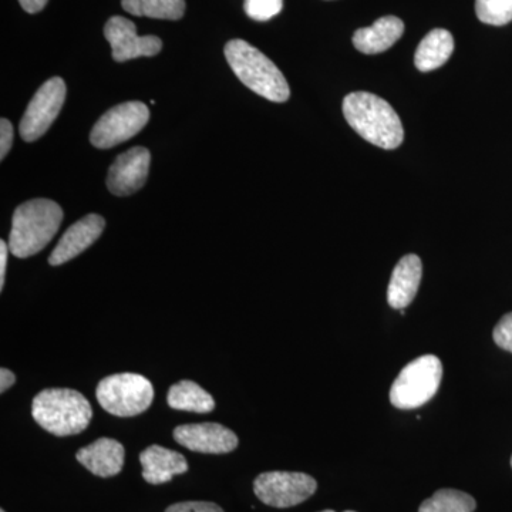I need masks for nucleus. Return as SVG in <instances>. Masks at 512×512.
Masks as SVG:
<instances>
[{"instance_id":"1","label":"nucleus","mask_w":512,"mask_h":512,"mask_svg":"<svg viewBox=\"0 0 512 512\" xmlns=\"http://www.w3.org/2000/svg\"><path fill=\"white\" fill-rule=\"evenodd\" d=\"M343 116L349 126L373 146L394 150L403 143L402 120L393 107L376 94L350 93L343 100Z\"/></svg>"},{"instance_id":"2","label":"nucleus","mask_w":512,"mask_h":512,"mask_svg":"<svg viewBox=\"0 0 512 512\" xmlns=\"http://www.w3.org/2000/svg\"><path fill=\"white\" fill-rule=\"evenodd\" d=\"M63 221V210L52 200L23 202L13 214L9 249L16 258L39 254L55 238Z\"/></svg>"},{"instance_id":"3","label":"nucleus","mask_w":512,"mask_h":512,"mask_svg":"<svg viewBox=\"0 0 512 512\" xmlns=\"http://www.w3.org/2000/svg\"><path fill=\"white\" fill-rule=\"evenodd\" d=\"M224 53L232 72L249 90L274 103H285L289 99L291 90L284 74L256 47L245 40H229Z\"/></svg>"},{"instance_id":"4","label":"nucleus","mask_w":512,"mask_h":512,"mask_svg":"<svg viewBox=\"0 0 512 512\" xmlns=\"http://www.w3.org/2000/svg\"><path fill=\"white\" fill-rule=\"evenodd\" d=\"M32 416L53 436L66 437L89 427L93 409L89 400L76 390L45 389L33 399Z\"/></svg>"},{"instance_id":"5","label":"nucleus","mask_w":512,"mask_h":512,"mask_svg":"<svg viewBox=\"0 0 512 512\" xmlns=\"http://www.w3.org/2000/svg\"><path fill=\"white\" fill-rule=\"evenodd\" d=\"M443 365L439 357L424 355L403 367L390 389V402L400 410L419 409L439 392Z\"/></svg>"},{"instance_id":"6","label":"nucleus","mask_w":512,"mask_h":512,"mask_svg":"<svg viewBox=\"0 0 512 512\" xmlns=\"http://www.w3.org/2000/svg\"><path fill=\"white\" fill-rule=\"evenodd\" d=\"M96 397L107 413L117 417H134L151 406L154 387L147 377L136 373H117L101 380Z\"/></svg>"},{"instance_id":"7","label":"nucleus","mask_w":512,"mask_h":512,"mask_svg":"<svg viewBox=\"0 0 512 512\" xmlns=\"http://www.w3.org/2000/svg\"><path fill=\"white\" fill-rule=\"evenodd\" d=\"M150 120V110L141 101H126L104 113L94 124L90 143L107 150L137 136Z\"/></svg>"},{"instance_id":"8","label":"nucleus","mask_w":512,"mask_h":512,"mask_svg":"<svg viewBox=\"0 0 512 512\" xmlns=\"http://www.w3.org/2000/svg\"><path fill=\"white\" fill-rule=\"evenodd\" d=\"M315 478L303 473L269 471L255 478L254 491L262 503L275 508H289L315 494Z\"/></svg>"},{"instance_id":"9","label":"nucleus","mask_w":512,"mask_h":512,"mask_svg":"<svg viewBox=\"0 0 512 512\" xmlns=\"http://www.w3.org/2000/svg\"><path fill=\"white\" fill-rule=\"evenodd\" d=\"M66 92V83L60 77H52L40 86L20 121L19 131L23 140L32 143L45 136L63 109Z\"/></svg>"},{"instance_id":"10","label":"nucleus","mask_w":512,"mask_h":512,"mask_svg":"<svg viewBox=\"0 0 512 512\" xmlns=\"http://www.w3.org/2000/svg\"><path fill=\"white\" fill-rule=\"evenodd\" d=\"M104 36L110 43L113 59L119 63L138 57L157 56L163 49L160 37L138 36L136 25L123 16H113L107 20Z\"/></svg>"},{"instance_id":"11","label":"nucleus","mask_w":512,"mask_h":512,"mask_svg":"<svg viewBox=\"0 0 512 512\" xmlns=\"http://www.w3.org/2000/svg\"><path fill=\"white\" fill-rule=\"evenodd\" d=\"M151 153L134 147L116 158L107 175V188L117 197H127L144 187L150 171Z\"/></svg>"},{"instance_id":"12","label":"nucleus","mask_w":512,"mask_h":512,"mask_svg":"<svg viewBox=\"0 0 512 512\" xmlns=\"http://www.w3.org/2000/svg\"><path fill=\"white\" fill-rule=\"evenodd\" d=\"M180 446L202 454H227L238 447L234 431L218 423L184 424L174 430Z\"/></svg>"},{"instance_id":"13","label":"nucleus","mask_w":512,"mask_h":512,"mask_svg":"<svg viewBox=\"0 0 512 512\" xmlns=\"http://www.w3.org/2000/svg\"><path fill=\"white\" fill-rule=\"evenodd\" d=\"M106 228V221L97 214H89L64 232L59 244L53 249L49 264L59 266L72 261L87 248L92 247Z\"/></svg>"},{"instance_id":"14","label":"nucleus","mask_w":512,"mask_h":512,"mask_svg":"<svg viewBox=\"0 0 512 512\" xmlns=\"http://www.w3.org/2000/svg\"><path fill=\"white\" fill-rule=\"evenodd\" d=\"M123 444L113 439H99L90 446L80 448L76 458L90 473L101 478L117 476L124 466Z\"/></svg>"},{"instance_id":"15","label":"nucleus","mask_w":512,"mask_h":512,"mask_svg":"<svg viewBox=\"0 0 512 512\" xmlns=\"http://www.w3.org/2000/svg\"><path fill=\"white\" fill-rule=\"evenodd\" d=\"M423 275V264L419 256L410 254L403 256L394 268L389 288L387 302L394 309H404L416 298Z\"/></svg>"},{"instance_id":"16","label":"nucleus","mask_w":512,"mask_h":512,"mask_svg":"<svg viewBox=\"0 0 512 512\" xmlns=\"http://www.w3.org/2000/svg\"><path fill=\"white\" fill-rule=\"evenodd\" d=\"M143 477L147 483H168L175 476L187 473L188 463L183 454L161 446H150L140 454Z\"/></svg>"},{"instance_id":"17","label":"nucleus","mask_w":512,"mask_h":512,"mask_svg":"<svg viewBox=\"0 0 512 512\" xmlns=\"http://www.w3.org/2000/svg\"><path fill=\"white\" fill-rule=\"evenodd\" d=\"M404 23L396 16H384L370 28L356 30L353 45L360 53L377 55L386 52L403 36Z\"/></svg>"},{"instance_id":"18","label":"nucleus","mask_w":512,"mask_h":512,"mask_svg":"<svg viewBox=\"0 0 512 512\" xmlns=\"http://www.w3.org/2000/svg\"><path fill=\"white\" fill-rule=\"evenodd\" d=\"M453 52V35L446 29H434L421 40L414 56V64L420 72H431L446 64Z\"/></svg>"},{"instance_id":"19","label":"nucleus","mask_w":512,"mask_h":512,"mask_svg":"<svg viewBox=\"0 0 512 512\" xmlns=\"http://www.w3.org/2000/svg\"><path fill=\"white\" fill-rule=\"evenodd\" d=\"M168 406L174 410L191 413H211L215 409L214 397L200 384L191 380H181L170 387L167 396Z\"/></svg>"},{"instance_id":"20","label":"nucleus","mask_w":512,"mask_h":512,"mask_svg":"<svg viewBox=\"0 0 512 512\" xmlns=\"http://www.w3.org/2000/svg\"><path fill=\"white\" fill-rule=\"evenodd\" d=\"M121 6L141 18L180 20L185 13V0H121Z\"/></svg>"},{"instance_id":"21","label":"nucleus","mask_w":512,"mask_h":512,"mask_svg":"<svg viewBox=\"0 0 512 512\" xmlns=\"http://www.w3.org/2000/svg\"><path fill=\"white\" fill-rule=\"evenodd\" d=\"M476 507V500L471 495L444 488L424 501L419 512H474Z\"/></svg>"},{"instance_id":"22","label":"nucleus","mask_w":512,"mask_h":512,"mask_svg":"<svg viewBox=\"0 0 512 512\" xmlns=\"http://www.w3.org/2000/svg\"><path fill=\"white\" fill-rule=\"evenodd\" d=\"M476 13L485 25H508L512 22V0H476Z\"/></svg>"},{"instance_id":"23","label":"nucleus","mask_w":512,"mask_h":512,"mask_svg":"<svg viewBox=\"0 0 512 512\" xmlns=\"http://www.w3.org/2000/svg\"><path fill=\"white\" fill-rule=\"evenodd\" d=\"M244 8L249 18L266 22L282 12L284 0H245Z\"/></svg>"},{"instance_id":"24","label":"nucleus","mask_w":512,"mask_h":512,"mask_svg":"<svg viewBox=\"0 0 512 512\" xmlns=\"http://www.w3.org/2000/svg\"><path fill=\"white\" fill-rule=\"evenodd\" d=\"M493 336L497 346L512 353V312L501 318L495 326Z\"/></svg>"},{"instance_id":"25","label":"nucleus","mask_w":512,"mask_h":512,"mask_svg":"<svg viewBox=\"0 0 512 512\" xmlns=\"http://www.w3.org/2000/svg\"><path fill=\"white\" fill-rule=\"evenodd\" d=\"M165 512H224L217 504L207 503V501H185L171 505Z\"/></svg>"},{"instance_id":"26","label":"nucleus","mask_w":512,"mask_h":512,"mask_svg":"<svg viewBox=\"0 0 512 512\" xmlns=\"http://www.w3.org/2000/svg\"><path fill=\"white\" fill-rule=\"evenodd\" d=\"M13 144V126L9 120H0V160H5Z\"/></svg>"},{"instance_id":"27","label":"nucleus","mask_w":512,"mask_h":512,"mask_svg":"<svg viewBox=\"0 0 512 512\" xmlns=\"http://www.w3.org/2000/svg\"><path fill=\"white\" fill-rule=\"evenodd\" d=\"M10 252L9 244L6 241H0V291L5 285L6 278V265H8V254Z\"/></svg>"},{"instance_id":"28","label":"nucleus","mask_w":512,"mask_h":512,"mask_svg":"<svg viewBox=\"0 0 512 512\" xmlns=\"http://www.w3.org/2000/svg\"><path fill=\"white\" fill-rule=\"evenodd\" d=\"M15 383V373L10 372L6 367H2V370H0V392L5 393L6 390H9Z\"/></svg>"},{"instance_id":"29","label":"nucleus","mask_w":512,"mask_h":512,"mask_svg":"<svg viewBox=\"0 0 512 512\" xmlns=\"http://www.w3.org/2000/svg\"><path fill=\"white\" fill-rule=\"evenodd\" d=\"M49 0H19L20 6L28 13H39L45 9Z\"/></svg>"},{"instance_id":"30","label":"nucleus","mask_w":512,"mask_h":512,"mask_svg":"<svg viewBox=\"0 0 512 512\" xmlns=\"http://www.w3.org/2000/svg\"><path fill=\"white\" fill-rule=\"evenodd\" d=\"M322 512H335V511H332V510H326V511H322ZM345 512H355V511H345Z\"/></svg>"},{"instance_id":"31","label":"nucleus","mask_w":512,"mask_h":512,"mask_svg":"<svg viewBox=\"0 0 512 512\" xmlns=\"http://www.w3.org/2000/svg\"><path fill=\"white\" fill-rule=\"evenodd\" d=\"M511 467H512V458H511Z\"/></svg>"},{"instance_id":"32","label":"nucleus","mask_w":512,"mask_h":512,"mask_svg":"<svg viewBox=\"0 0 512 512\" xmlns=\"http://www.w3.org/2000/svg\"><path fill=\"white\" fill-rule=\"evenodd\" d=\"M0 512H5V511H3V510H2V511H0Z\"/></svg>"}]
</instances>
